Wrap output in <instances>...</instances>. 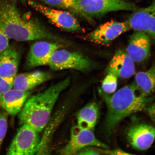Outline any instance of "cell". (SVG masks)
<instances>
[{
  "instance_id": "cell-1",
  "label": "cell",
  "mask_w": 155,
  "mask_h": 155,
  "mask_svg": "<svg viewBox=\"0 0 155 155\" xmlns=\"http://www.w3.org/2000/svg\"><path fill=\"white\" fill-rule=\"evenodd\" d=\"M0 29L9 39L17 41L46 39L67 42L37 21L24 20L14 4L6 1H0Z\"/></svg>"
},
{
  "instance_id": "cell-2",
  "label": "cell",
  "mask_w": 155,
  "mask_h": 155,
  "mask_svg": "<svg viewBox=\"0 0 155 155\" xmlns=\"http://www.w3.org/2000/svg\"><path fill=\"white\" fill-rule=\"evenodd\" d=\"M137 91L134 83L120 89L112 95L106 94L101 89L99 90L107 108L104 127L108 136L111 134L122 120L131 114L146 109L153 100V97L137 94Z\"/></svg>"
},
{
  "instance_id": "cell-3",
  "label": "cell",
  "mask_w": 155,
  "mask_h": 155,
  "mask_svg": "<svg viewBox=\"0 0 155 155\" xmlns=\"http://www.w3.org/2000/svg\"><path fill=\"white\" fill-rule=\"evenodd\" d=\"M70 82V78H67L44 91L29 97L18 114L20 125L28 124L38 133L43 130L49 120L60 94L68 87Z\"/></svg>"
},
{
  "instance_id": "cell-4",
  "label": "cell",
  "mask_w": 155,
  "mask_h": 155,
  "mask_svg": "<svg viewBox=\"0 0 155 155\" xmlns=\"http://www.w3.org/2000/svg\"><path fill=\"white\" fill-rule=\"evenodd\" d=\"M79 15L90 17L104 16L120 11H134L138 7L126 0H76Z\"/></svg>"
},
{
  "instance_id": "cell-5",
  "label": "cell",
  "mask_w": 155,
  "mask_h": 155,
  "mask_svg": "<svg viewBox=\"0 0 155 155\" xmlns=\"http://www.w3.org/2000/svg\"><path fill=\"white\" fill-rule=\"evenodd\" d=\"M48 65L54 71L72 69L84 71H90L95 66L91 60L82 54L64 49L54 52Z\"/></svg>"
},
{
  "instance_id": "cell-6",
  "label": "cell",
  "mask_w": 155,
  "mask_h": 155,
  "mask_svg": "<svg viewBox=\"0 0 155 155\" xmlns=\"http://www.w3.org/2000/svg\"><path fill=\"white\" fill-rule=\"evenodd\" d=\"M21 125L10 145L7 154H37L40 143L38 132L28 124Z\"/></svg>"
},
{
  "instance_id": "cell-7",
  "label": "cell",
  "mask_w": 155,
  "mask_h": 155,
  "mask_svg": "<svg viewBox=\"0 0 155 155\" xmlns=\"http://www.w3.org/2000/svg\"><path fill=\"white\" fill-rule=\"evenodd\" d=\"M90 146L109 149V147L96 138L93 130L81 128L77 125L72 128L68 142L59 153L64 155L77 154L82 149Z\"/></svg>"
},
{
  "instance_id": "cell-8",
  "label": "cell",
  "mask_w": 155,
  "mask_h": 155,
  "mask_svg": "<svg viewBox=\"0 0 155 155\" xmlns=\"http://www.w3.org/2000/svg\"><path fill=\"white\" fill-rule=\"evenodd\" d=\"M29 3L59 28L69 31H78L82 29L78 21L68 12L50 8L35 1H30Z\"/></svg>"
},
{
  "instance_id": "cell-9",
  "label": "cell",
  "mask_w": 155,
  "mask_h": 155,
  "mask_svg": "<svg viewBox=\"0 0 155 155\" xmlns=\"http://www.w3.org/2000/svg\"><path fill=\"white\" fill-rule=\"evenodd\" d=\"M130 29L127 21L119 22L111 21L98 26L88 35V38L94 43L107 45Z\"/></svg>"
},
{
  "instance_id": "cell-10",
  "label": "cell",
  "mask_w": 155,
  "mask_h": 155,
  "mask_svg": "<svg viewBox=\"0 0 155 155\" xmlns=\"http://www.w3.org/2000/svg\"><path fill=\"white\" fill-rule=\"evenodd\" d=\"M127 139L133 148L145 150L150 148L155 139V127L144 124H137L129 128Z\"/></svg>"
},
{
  "instance_id": "cell-11",
  "label": "cell",
  "mask_w": 155,
  "mask_h": 155,
  "mask_svg": "<svg viewBox=\"0 0 155 155\" xmlns=\"http://www.w3.org/2000/svg\"><path fill=\"white\" fill-rule=\"evenodd\" d=\"M59 44L45 41L37 42L32 45L26 60L29 68L48 65L52 55L60 47Z\"/></svg>"
},
{
  "instance_id": "cell-12",
  "label": "cell",
  "mask_w": 155,
  "mask_h": 155,
  "mask_svg": "<svg viewBox=\"0 0 155 155\" xmlns=\"http://www.w3.org/2000/svg\"><path fill=\"white\" fill-rule=\"evenodd\" d=\"M150 36L145 32L135 31L130 37L128 44V55L134 63H141L150 57Z\"/></svg>"
},
{
  "instance_id": "cell-13",
  "label": "cell",
  "mask_w": 155,
  "mask_h": 155,
  "mask_svg": "<svg viewBox=\"0 0 155 155\" xmlns=\"http://www.w3.org/2000/svg\"><path fill=\"white\" fill-rule=\"evenodd\" d=\"M107 73H111L117 77L129 78L134 74V62L127 52L119 50L116 51L106 68Z\"/></svg>"
},
{
  "instance_id": "cell-14",
  "label": "cell",
  "mask_w": 155,
  "mask_h": 155,
  "mask_svg": "<svg viewBox=\"0 0 155 155\" xmlns=\"http://www.w3.org/2000/svg\"><path fill=\"white\" fill-rule=\"evenodd\" d=\"M30 91H22L14 88L10 89L0 96V106L8 114H18L30 97Z\"/></svg>"
},
{
  "instance_id": "cell-15",
  "label": "cell",
  "mask_w": 155,
  "mask_h": 155,
  "mask_svg": "<svg viewBox=\"0 0 155 155\" xmlns=\"http://www.w3.org/2000/svg\"><path fill=\"white\" fill-rule=\"evenodd\" d=\"M52 77L51 73L41 71L21 74L14 78L13 88L25 91H30L50 80Z\"/></svg>"
},
{
  "instance_id": "cell-16",
  "label": "cell",
  "mask_w": 155,
  "mask_h": 155,
  "mask_svg": "<svg viewBox=\"0 0 155 155\" xmlns=\"http://www.w3.org/2000/svg\"><path fill=\"white\" fill-rule=\"evenodd\" d=\"M20 59L18 52L8 46L0 55V77L15 78L17 75Z\"/></svg>"
},
{
  "instance_id": "cell-17",
  "label": "cell",
  "mask_w": 155,
  "mask_h": 155,
  "mask_svg": "<svg viewBox=\"0 0 155 155\" xmlns=\"http://www.w3.org/2000/svg\"><path fill=\"white\" fill-rule=\"evenodd\" d=\"M134 84L142 95L149 97L155 92V63L147 71L136 74Z\"/></svg>"
},
{
  "instance_id": "cell-18",
  "label": "cell",
  "mask_w": 155,
  "mask_h": 155,
  "mask_svg": "<svg viewBox=\"0 0 155 155\" xmlns=\"http://www.w3.org/2000/svg\"><path fill=\"white\" fill-rule=\"evenodd\" d=\"M99 113L98 106L95 103L87 104L77 114V126L81 128L94 130L98 121Z\"/></svg>"
},
{
  "instance_id": "cell-19",
  "label": "cell",
  "mask_w": 155,
  "mask_h": 155,
  "mask_svg": "<svg viewBox=\"0 0 155 155\" xmlns=\"http://www.w3.org/2000/svg\"><path fill=\"white\" fill-rule=\"evenodd\" d=\"M44 3L52 7L69 9L79 14L76 0H42Z\"/></svg>"
},
{
  "instance_id": "cell-20",
  "label": "cell",
  "mask_w": 155,
  "mask_h": 155,
  "mask_svg": "<svg viewBox=\"0 0 155 155\" xmlns=\"http://www.w3.org/2000/svg\"><path fill=\"white\" fill-rule=\"evenodd\" d=\"M117 87V77L111 73H108L102 83L101 90L108 94L116 91Z\"/></svg>"
},
{
  "instance_id": "cell-21",
  "label": "cell",
  "mask_w": 155,
  "mask_h": 155,
  "mask_svg": "<svg viewBox=\"0 0 155 155\" xmlns=\"http://www.w3.org/2000/svg\"><path fill=\"white\" fill-rule=\"evenodd\" d=\"M148 8L150 11V18L147 34L155 41V0H153Z\"/></svg>"
},
{
  "instance_id": "cell-22",
  "label": "cell",
  "mask_w": 155,
  "mask_h": 155,
  "mask_svg": "<svg viewBox=\"0 0 155 155\" xmlns=\"http://www.w3.org/2000/svg\"><path fill=\"white\" fill-rule=\"evenodd\" d=\"M6 112H0V150L7 130L8 115Z\"/></svg>"
},
{
  "instance_id": "cell-23",
  "label": "cell",
  "mask_w": 155,
  "mask_h": 155,
  "mask_svg": "<svg viewBox=\"0 0 155 155\" xmlns=\"http://www.w3.org/2000/svg\"><path fill=\"white\" fill-rule=\"evenodd\" d=\"M14 78L0 77V96L13 88Z\"/></svg>"
},
{
  "instance_id": "cell-24",
  "label": "cell",
  "mask_w": 155,
  "mask_h": 155,
  "mask_svg": "<svg viewBox=\"0 0 155 155\" xmlns=\"http://www.w3.org/2000/svg\"><path fill=\"white\" fill-rule=\"evenodd\" d=\"M9 39L0 29V55L8 47Z\"/></svg>"
},
{
  "instance_id": "cell-25",
  "label": "cell",
  "mask_w": 155,
  "mask_h": 155,
  "mask_svg": "<svg viewBox=\"0 0 155 155\" xmlns=\"http://www.w3.org/2000/svg\"><path fill=\"white\" fill-rule=\"evenodd\" d=\"M99 151L96 150L92 147V146H90L86 147V148L82 149L77 154L81 155H99L100 154Z\"/></svg>"
},
{
  "instance_id": "cell-26",
  "label": "cell",
  "mask_w": 155,
  "mask_h": 155,
  "mask_svg": "<svg viewBox=\"0 0 155 155\" xmlns=\"http://www.w3.org/2000/svg\"><path fill=\"white\" fill-rule=\"evenodd\" d=\"M105 150H102V152H103L106 154L112 155H132L133 154L129 153L120 149H116L115 150H108V149H104Z\"/></svg>"
},
{
  "instance_id": "cell-27",
  "label": "cell",
  "mask_w": 155,
  "mask_h": 155,
  "mask_svg": "<svg viewBox=\"0 0 155 155\" xmlns=\"http://www.w3.org/2000/svg\"><path fill=\"white\" fill-rule=\"evenodd\" d=\"M146 109L148 115L155 125V102L151 104Z\"/></svg>"
},
{
  "instance_id": "cell-28",
  "label": "cell",
  "mask_w": 155,
  "mask_h": 155,
  "mask_svg": "<svg viewBox=\"0 0 155 155\" xmlns=\"http://www.w3.org/2000/svg\"><path fill=\"white\" fill-rule=\"evenodd\" d=\"M19 1H22L23 2H24L26 1V0H19Z\"/></svg>"
}]
</instances>
